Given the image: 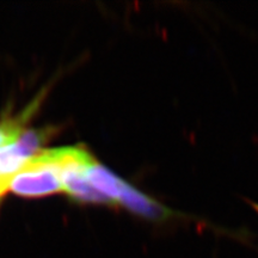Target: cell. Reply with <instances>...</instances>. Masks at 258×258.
<instances>
[{"instance_id":"7a4b0ae2","label":"cell","mask_w":258,"mask_h":258,"mask_svg":"<svg viewBox=\"0 0 258 258\" xmlns=\"http://www.w3.org/2000/svg\"><path fill=\"white\" fill-rule=\"evenodd\" d=\"M37 104L29 106L27 112L24 115L19 116L17 118H11V120L4 121L0 123V148L8 146L15 143L21 134L24 132V124L29 116L31 114V109L35 108Z\"/></svg>"},{"instance_id":"6da1fadb","label":"cell","mask_w":258,"mask_h":258,"mask_svg":"<svg viewBox=\"0 0 258 258\" xmlns=\"http://www.w3.org/2000/svg\"><path fill=\"white\" fill-rule=\"evenodd\" d=\"M63 147L41 150L12 177L9 190L22 198H43L63 191Z\"/></svg>"},{"instance_id":"3957f363","label":"cell","mask_w":258,"mask_h":258,"mask_svg":"<svg viewBox=\"0 0 258 258\" xmlns=\"http://www.w3.org/2000/svg\"><path fill=\"white\" fill-rule=\"evenodd\" d=\"M251 206H252L254 211H256V212L258 213V205H257V203H252V202H251Z\"/></svg>"}]
</instances>
